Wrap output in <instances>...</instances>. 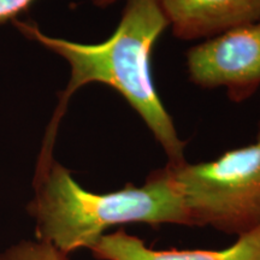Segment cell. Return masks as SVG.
Here are the masks:
<instances>
[{
  "label": "cell",
  "instance_id": "6da1fadb",
  "mask_svg": "<svg viewBox=\"0 0 260 260\" xmlns=\"http://www.w3.org/2000/svg\"><path fill=\"white\" fill-rule=\"evenodd\" d=\"M14 23L25 37L63 57L71 69L70 80L60 94L45 135L35 170H44L54 160V141L68 102L77 89L93 82L107 84L122 94L164 149L169 165L186 161V142L178 136L152 80V50L169 25L160 0H126L113 34L94 45L51 38L32 22L14 19Z\"/></svg>",
  "mask_w": 260,
  "mask_h": 260
},
{
  "label": "cell",
  "instance_id": "7a4b0ae2",
  "mask_svg": "<svg viewBox=\"0 0 260 260\" xmlns=\"http://www.w3.org/2000/svg\"><path fill=\"white\" fill-rule=\"evenodd\" d=\"M32 186L34 198L27 210L35 222V239L68 255L90 249L116 225L193 226L165 167L151 172L142 186L126 184L99 194L81 187L67 168L53 160L34 175Z\"/></svg>",
  "mask_w": 260,
  "mask_h": 260
},
{
  "label": "cell",
  "instance_id": "3957f363",
  "mask_svg": "<svg viewBox=\"0 0 260 260\" xmlns=\"http://www.w3.org/2000/svg\"><path fill=\"white\" fill-rule=\"evenodd\" d=\"M165 169L193 226L237 237L260 226V126L251 145L211 161Z\"/></svg>",
  "mask_w": 260,
  "mask_h": 260
},
{
  "label": "cell",
  "instance_id": "277c9868",
  "mask_svg": "<svg viewBox=\"0 0 260 260\" xmlns=\"http://www.w3.org/2000/svg\"><path fill=\"white\" fill-rule=\"evenodd\" d=\"M191 82L203 88H225L235 103L260 88V19L209 39L187 52Z\"/></svg>",
  "mask_w": 260,
  "mask_h": 260
},
{
  "label": "cell",
  "instance_id": "5b68a950",
  "mask_svg": "<svg viewBox=\"0 0 260 260\" xmlns=\"http://www.w3.org/2000/svg\"><path fill=\"white\" fill-rule=\"evenodd\" d=\"M172 34L182 40L214 38L260 19V0H160Z\"/></svg>",
  "mask_w": 260,
  "mask_h": 260
},
{
  "label": "cell",
  "instance_id": "8992f818",
  "mask_svg": "<svg viewBox=\"0 0 260 260\" xmlns=\"http://www.w3.org/2000/svg\"><path fill=\"white\" fill-rule=\"evenodd\" d=\"M89 251L96 260H260V226L219 251H158L123 229L105 234Z\"/></svg>",
  "mask_w": 260,
  "mask_h": 260
},
{
  "label": "cell",
  "instance_id": "52a82bcc",
  "mask_svg": "<svg viewBox=\"0 0 260 260\" xmlns=\"http://www.w3.org/2000/svg\"><path fill=\"white\" fill-rule=\"evenodd\" d=\"M0 260H69V255L40 240H21L0 251Z\"/></svg>",
  "mask_w": 260,
  "mask_h": 260
},
{
  "label": "cell",
  "instance_id": "ba28073f",
  "mask_svg": "<svg viewBox=\"0 0 260 260\" xmlns=\"http://www.w3.org/2000/svg\"><path fill=\"white\" fill-rule=\"evenodd\" d=\"M35 0H0V24L27 11Z\"/></svg>",
  "mask_w": 260,
  "mask_h": 260
},
{
  "label": "cell",
  "instance_id": "9c48e42d",
  "mask_svg": "<svg viewBox=\"0 0 260 260\" xmlns=\"http://www.w3.org/2000/svg\"><path fill=\"white\" fill-rule=\"evenodd\" d=\"M115 2H117V0H93V4L98 8H106V6H110Z\"/></svg>",
  "mask_w": 260,
  "mask_h": 260
}]
</instances>
